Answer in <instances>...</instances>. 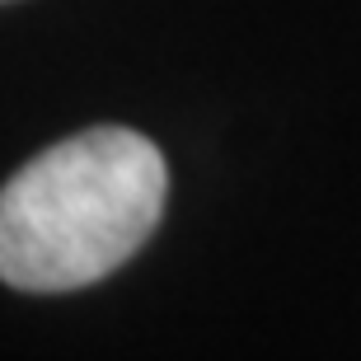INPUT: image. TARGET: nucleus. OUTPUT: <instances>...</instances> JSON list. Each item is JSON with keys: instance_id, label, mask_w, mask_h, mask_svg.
Returning a JSON list of instances; mask_svg holds the SVG:
<instances>
[{"instance_id": "2", "label": "nucleus", "mask_w": 361, "mask_h": 361, "mask_svg": "<svg viewBox=\"0 0 361 361\" xmlns=\"http://www.w3.org/2000/svg\"><path fill=\"white\" fill-rule=\"evenodd\" d=\"M10 5H14V0H10Z\"/></svg>"}, {"instance_id": "1", "label": "nucleus", "mask_w": 361, "mask_h": 361, "mask_svg": "<svg viewBox=\"0 0 361 361\" xmlns=\"http://www.w3.org/2000/svg\"><path fill=\"white\" fill-rule=\"evenodd\" d=\"M169 169L132 127H90L47 146L0 192V277L14 291H80L155 235Z\"/></svg>"}]
</instances>
